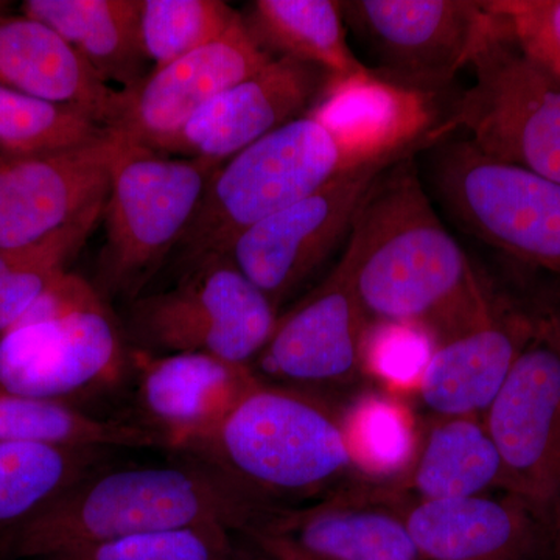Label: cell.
<instances>
[{
  "label": "cell",
  "instance_id": "1",
  "mask_svg": "<svg viewBox=\"0 0 560 560\" xmlns=\"http://www.w3.org/2000/svg\"><path fill=\"white\" fill-rule=\"evenodd\" d=\"M342 259L371 324L412 327L436 348L485 326L504 302L438 217L412 156L372 184Z\"/></svg>",
  "mask_w": 560,
  "mask_h": 560
},
{
  "label": "cell",
  "instance_id": "2",
  "mask_svg": "<svg viewBox=\"0 0 560 560\" xmlns=\"http://www.w3.org/2000/svg\"><path fill=\"white\" fill-rule=\"evenodd\" d=\"M267 504L200 458L95 470L24 522L2 529L0 558L54 559L153 530H246Z\"/></svg>",
  "mask_w": 560,
  "mask_h": 560
},
{
  "label": "cell",
  "instance_id": "3",
  "mask_svg": "<svg viewBox=\"0 0 560 560\" xmlns=\"http://www.w3.org/2000/svg\"><path fill=\"white\" fill-rule=\"evenodd\" d=\"M418 149L315 110L283 125L212 173L175 253L183 270L228 254L241 235L360 165L415 156Z\"/></svg>",
  "mask_w": 560,
  "mask_h": 560
},
{
  "label": "cell",
  "instance_id": "4",
  "mask_svg": "<svg viewBox=\"0 0 560 560\" xmlns=\"http://www.w3.org/2000/svg\"><path fill=\"white\" fill-rule=\"evenodd\" d=\"M190 455L267 506L312 499L353 471L340 412L307 390L264 378Z\"/></svg>",
  "mask_w": 560,
  "mask_h": 560
},
{
  "label": "cell",
  "instance_id": "5",
  "mask_svg": "<svg viewBox=\"0 0 560 560\" xmlns=\"http://www.w3.org/2000/svg\"><path fill=\"white\" fill-rule=\"evenodd\" d=\"M124 330L94 283L66 271L0 334V396L68 401L124 378Z\"/></svg>",
  "mask_w": 560,
  "mask_h": 560
},
{
  "label": "cell",
  "instance_id": "6",
  "mask_svg": "<svg viewBox=\"0 0 560 560\" xmlns=\"http://www.w3.org/2000/svg\"><path fill=\"white\" fill-rule=\"evenodd\" d=\"M219 167L121 143L103 208L105 245L94 283L106 301L142 296L175 253Z\"/></svg>",
  "mask_w": 560,
  "mask_h": 560
},
{
  "label": "cell",
  "instance_id": "7",
  "mask_svg": "<svg viewBox=\"0 0 560 560\" xmlns=\"http://www.w3.org/2000/svg\"><path fill=\"white\" fill-rule=\"evenodd\" d=\"M470 66L477 81L460 95L451 116L438 121L431 145L463 128L490 160L560 184L558 77L530 60L495 13Z\"/></svg>",
  "mask_w": 560,
  "mask_h": 560
},
{
  "label": "cell",
  "instance_id": "8",
  "mask_svg": "<svg viewBox=\"0 0 560 560\" xmlns=\"http://www.w3.org/2000/svg\"><path fill=\"white\" fill-rule=\"evenodd\" d=\"M278 311L230 254H212L180 271L171 289L130 302L128 337L142 352L206 353L253 366Z\"/></svg>",
  "mask_w": 560,
  "mask_h": 560
},
{
  "label": "cell",
  "instance_id": "9",
  "mask_svg": "<svg viewBox=\"0 0 560 560\" xmlns=\"http://www.w3.org/2000/svg\"><path fill=\"white\" fill-rule=\"evenodd\" d=\"M434 190L470 234L514 259L560 275V184L490 160L470 140L434 153Z\"/></svg>",
  "mask_w": 560,
  "mask_h": 560
},
{
  "label": "cell",
  "instance_id": "10",
  "mask_svg": "<svg viewBox=\"0 0 560 560\" xmlns=\"http://www.w3.org/2000/svg\"><path fill=\"white\" fill-rule=\"evenodd\" d=\"M482 419L503 464V492L551 528L560 511V320L552 308Z\"/></svg>",
  "mask_w": 560,
  "mask_h": 560
},
{
  "label": "cell",
  "instance_id": "11",
  "mask_svg": "<svg viewBox=\"0 0 560 560\" xmlns=\"http://www.w3.org/2000/svg\"><path fill=\"white\" fill-rule=\"evenodd\" d=\"M342 16L378 62L375 75L405 90H444L488 33L485 0H349Z\"/></svg>",
  "mask_w": 560,
  "mask_h": 560
},
{
  "label": "cell",
  "instance_id": "12",
  "mask_svg": "<svg viewBox=\"0 0 560 560\" xmlns=\"http://www.w3.org/2000/svg\"><path fill=\"white\" fill-rule=\"evenodd\" d=\"M397 161L341 173L304 200L254 224L228 254L279 308L337 248L372 184Z\"/></svg>",
  "mask_w": 560,
  "mask_h": 560
},
{
  "label": "cell",
  "instance_id": "13",
  "mask_svg": "<svg viewBox=\"0 0 560 560\" xmlns=\"http://www.w3.org/2000/svg\"><path fill=\"white\" fill-rule=\"evenodd\" d=\"M246 534L275 560H420L389 486L337 490L307 508L270 506Z\"/></svg>",
  "mask_w": 560,
  "mask_h": 560
},
{
  "label": "cell",
  "instance_id": "14",
  "mask_svg": "<svg viewBox=\"0 0 560 560\" xmlns=\"http://www.w3.org/2000/svg\"><path fill=\"white\" fill-rule=\"evenodd\" d=\"M272 60L250 38L241 14L221 38L119 91L106 130L124 145L161 153L198 110Z\"/></svg>",
  "mask_w": 560,
  "mask_h": 560
},
{
  "label": "cell",
  "instance_id": "15",
  "mask_svg": "<svg viewBox=\"0 0 560 560\" xmlns=\"http://www.w3.org/2000/svg\"><path fill=\"white\" fill-rule=\"evenodd\" d=\"M370 329L341 257L296 307L279 316L253 370L260 378L304 390L348 385L364 375Z\"/></svg>",
  "mask_w": 560,
  "mask_h": 560
},
{
  "label": "cell",
  "instance_id": "16",
  "mask_svg": "<svg viewBox=\"0 0 560 560\" xmlns=\"http://www.w3.org/2000/svg\"><path fill=\"white\" fill-rule=\"evenodd\" d=\"M120 149L108 132L75 149L0 158V249L44 241L105 205Z\"/></svg>",
  "mask_w": 560,
  "mask_h": 560
},
{
  "label": "cell",
  "instance_id": "17",
  "mask_svg": "<svg viewBox=\"0 0 560 560\" xmlns=\"http://www.w3.org/2000/svg\"><path fill=\"white\" fill-rule=\"evenodd\" d=\"M334 80L318 66L275 58L198 110L161 153L221 165L283 125L312 113Z\"/></svg>",
  "mask_w": 560,
  "mask_h": 560
},
{
  "label": "cell",
  "instance_id": "18",
  "mask_svg": "<svg viewBox=\"0 0 560 560\" xmlns=\"http://www.w3.org/2000/svg\"><path fill=\"white\" fill-rule=\"evenodd\" d=\"M142 425L164 448L191 453L223 425L261 382L253 366L206 353H135Z\"/></svg>",
  "mask_w": 560,
  "mask_h": 560
},
{
  "label": "cell",
  "instance_id": "19",
  "mask_svg": "<svg viewBox=\"0 0 560 560\" xmlns=\"http://www.w3.org/2000/svg\"><path fill=\"white\" fill-rule=\"evenodd\" d=\"M401 515L420 560H536L550 551V525L508 492L448 500L401 497Z\"/></svg>",
  "mask_w": 560,
  "mask_h": 560
},
{
  "label": "cell",
  "instance_id": "20",
  "mask_svg": "<svg viewBox=\"0 0 560 560\" xmlns=\"http://www.w3.org/2000/svg\"><path fill=\"white\" fill-rule=\"evenodd\" d=\"M541 313L504 301L485 326L434 348L416 389L427 410L482 418L539 329Z\"/></svg>",
  "mask_w": 560,
  "mask_h": 560
},
{
  "label": "cell",
  "instance_id": "21",
  "mask_svg": "<svg viewBox=\"0 0 560 560\" xmlns=\"http://www.w3.org/2000/svg\"><path fill=\"white\" fill-rule=\"evenodd\" d=\"M0 86L83 110L105 128L119 94L57 32L22 13L0 16Z\"/></svg>",
  "mask_w": 560,
  "mask_h": 560
},
{
  "label": "cell",
  "instance_id": "22",
  "mask_svg": "<svg viewBox=\"0 0 560 560\" xmlns=\"http://www.w3.org/2000/svg\"><path fill=\"white\" fill-rule=\"evenodd\" d=\"M503 464L485 419L433 416L419 430L410 467L389 486L408 500H448L503 492Z\"/></svg>",
  "mask_w": 560,
  "mask_h": 560
},
{
  "label": "cell",
  "instance_id": "23",
  "mask_svg": "<svg viewBox=\"0 0 560 560\" xmlns=\"http://www.w3.org/2000/svg\"><path fill=\"white\" fill-rule=\"evenodd\" d=\"M21 13L57 32L106 83L128 90L151 72L140 0H25Z\"/></svg>",
  "mask_w": 560,
  "mask_h": 560
},
{
  "label": "cell",
  "instance_id": "24",
  "mask_svg": "<svg viewBox=\"0 0 560 560\" xmlns=\"http://www.w3.org/2000/svg\"><path fill=\"white\" fill-rule=\"evenodd\" d=\"M241 14L250 38L272 58L318 66L335 80L371 72L349 47L341 2L254 0Z\"/></svg>",
  "mask_w": 560,
  "mask_h": 560
},
{
  "label": "cell",
  "instance_id": "25",
  "mask_svg": "<svg viewBox=\"0 0 560 560\" xmlns=\"http://www.w3.org/2000/svg\"><path fill=\"white\" fill-rule=\"evenodd\" d=\"M0 442L61 448H164L140 422L92 418L66 401L0 396Z\"/></svg>",
  "mask_w": 560,
  "mask_h": 560
},
{
  "label": "cell",
  "instance_id": "26",
  "mask_svg": "<svg viewBox=\"0 0 560 560\" xmlns=\"http://www.w3.org/2000/svg\"><path fill=\"white\" fill-rule=\"evenodd\" d=\"M106 451L0 442V528L24 522L101 469Z\"/></svg>",
  "mask_w": 560,
  "mask_h": 560
},
{
  "label": "cell",
  "instance_id": "27",
  "mask_svg": "<svg viewBox=\"0 0 560 560\" xmlns=\"http://www.w3.org/2000/svg\"><path fill=\"white\" fill-rule=\"evenodd\" d=\"M340 419L353 470L372 481L404 477L418 448L419 429L399 397L375 390L361 394Z\"/></svg>",
  "mask_w": 560,
  "mask_h": 560
},
{
  "label": "cell",
  "instance_id": "28",
  "mask_svg": "<svg viewBox=\"0 0 560 560\" xmlns=\"http://www.w3.org/2000/svg\"><path fill=\"white\" fill-rule=\"evenodd\" d=\"M105 205L33 245L0 249V334L18 323L51 283L68 271L97 228Z\"/></svg>",
  "mask_w": 560,
  "mask_h": 560
},
{
  "label": "cell",
  "instance_id": "29",
  "mask_svg": "<svg viewBox=\"0 0 560 560\" xmlns=\"http://www.w3.org/2000/svg\"><path fill=\"white\" fill-rule=\"evenodd\" d=\"M108 130L83 110L0 86V156L55 153L105 138Z\"/></svg>",
  "mask_w": 560,
  "mask_h": 560
},
{
  "label": "cell",
  "instance_id": "30",
  "mask_svg": "<svg viewBox=\"0 0 560 560\" xmlns=\"http://www.w3.org/2000/svg\"><path fill=\"white\" fill-rule=\"evenodd\" d=\"M241 16L221 0H140V36L153 70L221 38Z\"/></svg>",
  "mask_w": 560,
  "mask_h": 560
},
{
  "label": "cell",
  "instance_id": "31",
  "mask_svg": "<svg viewBox=\"0 0 560 560\" xmlns=\"http://www.w3.org/2000/svg\"><path fill=\"white\" fill-rule=\"evenodd\" d=\"M231 533L221 526L153 530L49 560H235Z\"/></svg>",
  "mask_w": 560,
  "mask_h": 560
},
{
  "label": "cell",
  "instance_id": "32",
  "mask_svg": "<svg viewBox=\"0 0 560 560\" xmlns=\"http://www.w3.org/2000/svg\"><path fill=\"white\" fill-rule=\"evenodd\" d=\"M434 348L429 335L412 327L371 324L364 348V375L397 393L416 390Z\"/></svg>",
  "mask_w": 560,
  "mask_h": 560
},
{
  "label": "cell",
  "instance_id": "33",
  "mask_svg": "<svg viewBox=\"0 0 560 560\" xmlns=\"http://www.w3.org/2000/svg\"><path fill=\"white\" fill-rule=\"evenodd\" d=\"M518 47L560 80V0H486Z\"/></svg>",
  "mask_w": 560,
  "mask_h": 560
},
{
  "label": "cell",
  "instance_id": "34",
  "mask_svg": "<svg viewBox=\"0 0 560 560\" xmlns=\"http://www.w3.org/2000/svg\"><path fill=\"white\" fill-rule=\"evenodd\" d=\"M550 552L556 560H560V512L555 523H552Z\"/></svg>",
  "mask_w": 560,
  "mask_h": 560
},
{
  "label": "cell",
  "instance_id": "35",
  "mask_svg": "<svg viewBox=\"0 0 560 560\" xmlns=\"http://www.w3.org/2000/svg\"><path fill=\"white\" fill-rule=\"evenodd\" d=\"M7 13H10V2H2V0H0V16Z\"/></svg>",
  "mask_w": 560,
  "mask_h": 560
},
{
  "label": "cell",
  "instance_id": "36",
  "mask_svg": "<svg viewBox=\"0 0 560 560\" xmlns=\"http://www.w3.org/2000/svg\"><path fill=\"white\" fill-rule=\"evenodd\" d=\"M552 312L556 313V316H558L559 320H560V307L558 308H552Z\"/></svg>",
  "mask_w": 560,
  "mask_h": 560
},
{
  "label": "cell",
  "instance_id": "37",
  "mask_svg": "<svg viewBox=\"0 0 560 560\" xmlns=\"http://www.w3.org/2000/svg\"><path fill=\"white\" fill-rule=\"evenodd\" d=\"M0 158H2V156H0Z\"/></svg>",
  "mask_w": 560,
  "mask_h": 560
}]
</instances>
